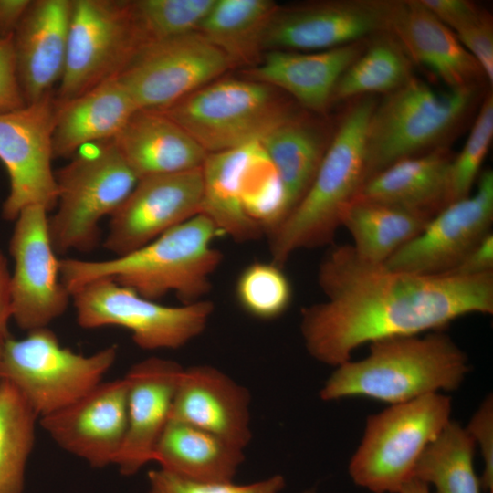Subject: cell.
<instances>
[{
	"label": "cell",
	"mask_w": 493,
	"mask_h": 493,
	"mask_svg": "<svg viewBox=\"0 0 493 493\" xmlns=\"http://www.w3.org/2000/svg\"><path fill=\"white\" fill-rule=\"evenodd\" d=\"M326 296L301 310L300 332L309 355L337 367L372 341L441 330L471 313H493V272L420 275L360 259L352 246H334L321 261Z\"/></svg>",
	"instance_id": "1"
},
{
	"label": "cell",
	"mask_w": 493,
	"mask_h": 493,
	"mask_svg": "<svg viewBox=\"0 0 493 493\" xmlns=\"http://www.w3.org/2000/svg\"><path fill=\"white\" fill-rule=\"evenodd\" d=\"M219 236L214 224L198 214L123 256L59 259L61 281L70 296L87 283L108 278L151 300L173 292L182 304L193 303L211 290L210 278L223 258L213 246Z\"/></svg>",
	"instance_id": "2"
},
{
	"label": "cell",
	"mask_w": 493,
	"mask_h": 493,
	"mask_svg": "<svg viewBox=\"0 0 493 493\" xmlns=\"http://www.w3.org/2000/svg\"><path fill=\"white\" fill-rule=\"evenodd\" d=\"M467 354L441 330L370 343L369 354L335 367L320 391L323 401L367 397L390 405L460 387Z\"/></svg>",
	"instance_id": "3"
},
{
	"label": "cell",
	"mask_w": 493,
	"mask_h": 493,
	"mask_svg": "<svg viewBox=\"0 0 493 493\" xmlns=\"http://www.w3.org/2000/svg\"><path fill=\"white\" fill-rule=\"evenodd\" d=\"M376 96L354 99L337 123L306 194L270 234L271 261L283 267L297 250L330 243L364 181L365 140Z\"/></svg>",
	"instance_id": "4"
},
{
	"label": "cell",
	"mask_w": 493,
	"mask_h": 493,
	"mask_svg": "<svg viewBox=\"0 0 493 493\" xmlns=\"http://www.w3.org/2000/svg\"><path fill=\"white\" fill-rule=\"evenodd\" d=\"M480 91H439L413 75L383 95L367 126L363 183L400 160L448 147L484 97Z\"/></svg>",
	"instance_id": "5"
},
{
	"label": "cell",
	"mask_w": 493,
	"mask_h": 493,
	"mask_svg": "<svg viewBox=\"0 0 493 493\" xmlns=\"http://www.w3.org/2000/svg\"><path fill=\"white\" fill-rule=\"evenodd\" d=\"M278 89L251 79L214 80L159 110L207 153L240 148L299 112Z\"/></svg>",
	"instance_id": "6"
},
{
	"label": "cell",
	"mask_w": 493,
	"mask_h": 493,
	"mask_svg": "<svg viewBox=\"0 0 493 493\" xmlns=\"http://www.w3.org/2000/svg\"><path fill=\"white\" fill-rule=\"evenodd\" d=\"M451 398L438 393L368 416L348 467L352 481L372 493H399L413 478L424 450L451 420Z\"/></svg>",
	"instance_id": "7"
},
{
	"label": "cell",
	"mask_w": 493,
	"mask_h": 493,
	"mask_svg": "<svg viewBox=\"0 0 493 493\" xmlns=\"http://www.w3.org/2000/svg\"><path fill=\"white\" fill-rule=\"evenodd\" d=\"M55 176L58 200L48 231L57 255L92 250L101 219L118 210L138 182L112 140L80 152Z\"/></svg>",
	"instance_id": "8"
},
{
	"label": "cell",
	"mask_w": 493,
	"mask_h": 493,
	"mask_svg": "<svg viewBox=\"0 0 493 493\" xmlns=\"http://www.w3.org/2000/svg\"><path fill=\"white\" fill-rule=\"evenodd\" d=\"M118 348L90 355L62 347L48 327L11 337L0 352V380L10 383L38 419L77 401L102 382L116 362Z\"/></svg>",
	"instance_id": "9"
},
{
	"label": "cell",
	"mask_w": 493,
	"mask_h": 493,
	"mask_svg": "<svg viewBox=\"0 0 493 493\" xmlns=\"http://www.w3.org/2000/svg\"><path fill=\"white\" fill-rule=\"evenodd\" d=\"M76 320L83 329L117 326L142 350H175L199 336L214 311L210 300L165 306L108 278L71 293Z\"/></svg>",
	"instance_id": "10"
},
{
	"label": "cell",
	"mask_w": 493,
	"mask_h": 493,
	"mask_svg": "<svg viewBox=\"0 0 493 493\" xmlns=\"http://www.w3.org/2000/svg\"><path fill=\"white\" fill-rule=\"evenodd\" d=\"M138 51L129 1L72 0L56 106L119 76Z\"/></svg>",
	"instance_id": "11"
},
{
	"label": "cell",
	"mask_w": 493,
	"mask_h": 493,
	"mask_svg": "<svg viewBox=\"0 0 493 493\" xmlns=\"http://www.w3.org/2000/svg\"><path fill=\"white\" fill-rule=\"evenodd\" d=\"M56 104L51 92L24 107L0 113V161L9 177L2 216L15 221L26 207H56L58 186L51 167Z\"/></svg>",
	"instance_id": "12"
},
{
	"label": "cell",
	"mask_w": 493,
	"mask_h": 493,
	"mask_svg": "<svg viewBox=\"0 0 493 493\" xmlns=\"http://www.w3.org/2000/svg\"><path fill=\"white\" fill-rule=\"evenodd\" d=\"M232 67L220 49L194 31L143 47L117 78L139 110H159Z\"/></svg>",
	"instance_id": "13"
},
{
	"label": "cell",
	"mask_w": 493,
	"mask_h": 493,
	"mask_svg": "<svg viewBox=\"0 0 493 493\" xmlns=\"http://www.w3.org/2000/svg\"><path fill=\"white\" fill-rule=\"evenodd\" d=\"M392 0H324L278 5L264 50L317 52L389 32Z\"/></svg>",
	"instance_id": "14"
},
{
	"label": "cell",
	"mask_w": 493,
	"mask_h": 493,
	"mask_svg": "<svg viewBox=\"0 0 493 493\" xmlns=\"http://www.w3.org/2000/svg\"><path fill=\"white\" fill-rule=\"evenodd\" d=\"M47 210L39 205L24 208L9 243L13 320L27 332L48 327L67 309L69 292L61 281L59 259L53 248Z\"/></svg>",
	"instance_id": "15"
},
{
	"label": "cell",
	"mask_w": 493,
	"mask_h": 493,
	"mask_svg": "<svg viewBox=\"0 0 493 493\" xmlns=\"http://www.w3.org/2000/svg\"><path fill=\"white\" fill-rule=\"evenodd\" d=\"M492 221L493 172L488 169L479 174L474 194L447 205L383 265L420 275L450 273L491 232Z\"/></svg>",
	"instance_id": "16"
},
{
	"label": "cell",
	"mask_w": 493,
	"mask_h": 493,
	"mask_svg": "<svg viewBox=\"0 0 493 493\" xmlns=\"http://www.w3.org/2000/svg\"><path fill=\"white\" fill-rule=\"evenodd\" d=\"M201 168L138 180L110 216L104 247L116 257L126 255L200 214Z\"/></svg>",
	"instance_id": "17"
},
{
	"label": "cell",
	"mask_w": 493,
	"mask_h": 493,
	"mask_svg": "<svg viewBox=\"0 0 493 493\" xmlns=\"http://www.w3.org/2000/svg\"><path fill=\"white\" fill-rule=\"evenodd\" d=\"M39 421L60 448L90 467L115 466L128 425L127 380L122 377L101 382L77 401Z\"/></svg>",
	"instance_id": "18"
},
{
	"label": "cell",
	"mask_w": 493,
	"mask_h": 493,
	"mask_svg": "<svg viewBox=\"0 0 493 493\" xmlns=\"http://www.w3.org/2000/svg\"><path fill=\"white\" fill-rule=\"evenodd\" d=\"M184 367L160 357L133 364L128 383V425L115 466L124 476L136 474L153 461L158 441L167 425Z\"/></svg>",
	"instance_id": "19"
},
{
	"label": "cell",
	"mask_w": 493,
	"mask_h": 493,
	"mask_svg": "<svg viewBox=\"0 0 493 493\" xmlns=\"http://www.w3.org/2000/svg\"><path fill=\"white\" fill-rule=\"evenodd\" d=\"M389 33L413 65L427 68L447 89L481 87L488 81L477 61L421 0H392Z\"/></svg>",
	"instance_id": "20"
},
{
	"label": "cell",
	"mask_w": 493,
	"mask_h": 493,
	"mask_svg": "<svg viewBox=\"0 0 493 493\" xmlns=\"http://www.w3.org/2000/svg\"><path fill=\"white\" fill-rule=\"evenodd\" d=\"M250 394L217 368H184L170 419L209 432L244 449L251 439Z\"/></svg>",
	"instance_id": "21"
},
{
	"label": "cell",
	"mask_w": 493,
	"mask_h": 493,
	"mask_svg": "<svg viewBox=\"0 0 493 493\" xmlns=\"http://www.w3.org/2000/svg\"><path fill=\"white\" fill-rule=\"evenodd\" d=\"M371 38L317 52L268 50L247 70V79L269 85L307 110L323 115L340 77Z\"/></svg>",
	"instance_id": "22"
},
{
	"label": "cell",
	"mask_w": 493,
	"mask_h": 493,
	"mask_svg": "<svg viewBox=\"0 0 493 493\" xmlns=\"http://www.w3.org/2000/svg\"><path fill=\"white\" fill-rule=\"evenodd\" d=\"M72 0H36L14 33L17 75L26 103L51 92L67 57Z\"/></svg>",
	"instance_id": "23"
},
{
	"label": "cell",
	"mask_w": 493,
	"mask_h": 493,
	"mask_svg": "<svg viewBox=\"0 0 493 493\" xmlns=\"http://www.w3.org/2000/svg\"><path fill=\"white\" fill-rule=\"evenodd\" d=\"M138 180L201 168L207 152L159 110H138L112 140Z\"/></svg>",
	"instance_id": "24"
},
{
	"label": "cell",
	"mask_w": 493,
	"mask_h": 493,
	"mask_svg": "<svg viewBox=\"0 0 493 493\" xmlns=\"http://www.w3.org/2000/svg\"><path fill=\"white\" fill-rule=\"evenodd\" d=\"M449 147L400 160L364 182L354 198L432 218L448 205Z\"/></svg>",
	"instance_id": "25"
},
{
	"label": "cell",
	"mask_w": 493,
	"mask_h": 493,
	"mask_svg": "<svg viewBox=\"0 0 493 493\" xmlns=\"http://www.w3.org/2000/svg\"><path fill=\"white\" fill-rule=\"evenodd\" d=\"M138 110L117 77L56 106L54 157H68L87 144L113 140Z\"/></svg>",
	"instance_id": "26"
},
{
	"label": "cell",
	"mask_w": 493,
	"mask_h": 493,
	"mask_svg": "<svg viewBox=\"0 0 493 493\" xmlns=\"http://www.w3.org/2000/svg\"><path fill=\"white\" fill-rule=\"evenodd\" d=\"M244 449L198 427L170 419L156 446L161 469L204 482H231Z\"/></svg>",
	"instance_id": "27"
},
{
	"label": "cell",
	"mask_w": 493,
	"mask_h": 493,
	"mask_svg": "<svg viewBox=\"0 0 493 493\" xmlns=\"http://www.w3.org/2000/svg\"><path fill=\"white\" fill-rule=\"evenodd\" d=\"M326 128L298 112L259 142L281 179L288 215L306 194L319 170L336 129L330 131Z\"/></svg>",
	"instance_id": "28"
},
{
	"label": "cell",
	"mask_w": 493,
	"mask_h": 493,
	"mask_svg": "<svg viewBox=\"0 0 493 493\" xmlns=\"http://www.w3.org/2000/svg\"><path fill=\"white\" fill-rule=\"evenodd\" d=\"M250 144L208 153L201 168L200 214L206 216L221 235L238 242L256 239L263 232L247 216L242 205L241 179Z\"/></svg>",
	"instance_id": "29"
},
{
	"label": "cell",
	"mask_w": 493,
	"mask_h": 493,
	"mask_svg": "<svg viewBox=\"0 0 493 493\" xmlns=\"http://www.w3.org/2000/svg\"><path fill=\"white\" fill-rule=\"evenodd\" d=\"M278 6L270 0H215L197 32L220 49L233 66L256 64Z\"/></svg>",
	"instance_id": "30"
},
{
	"label": "cell",
	"mask_w": 493,
	"mask_h": 493,
	"mask_svg": "<svg viewBox=\"0 0 493 493\" xmlns=\"http://www.w3.org/2000/svg\"><path fill=\"white\" fill-rule=\"evenodd\" d=\"M431 218L397 207L354 198L343 210L341 226L353 238L356 256L368 263L383 264L415 237Z\"/></svg>",
	"instance_id": "31"
},
{
	"label": "cell",
	"mask_w": 493,
	"mask_h": 493,
	"mask_svg": "<svg viewBox=\"0 0 493 493\" xmlns=\"http://www.w3.org/2000/svg\"><path fill=\"white\" fill-rule=\"evenodd\" d=\"M413 63L389 33L372 37L362 53L337 81L331 104L376 94L385 95L405 83L413 74Z\"/></svg>",
	"instance_id": "32"
},
{
	"label": "cell",
	"mask_w": 493,
	"mask_h": 493,
	"mask_svg": "<svg viewBox=\"0 0 493 493\" xmlns=\"http://www.w3.org/2000/svg\"><path fill=\"white\" fill-rule=\"evenodd\" d=\"M475 449L466 427L451 419L422 453L413 477L431 484L435 493H481Z\"/></svg>",
	"instance_id": "33"
},
{
	"label": "cell",
	"mask_w": 493,
	"mask_h": 493,
	"mask_svg": "<svg viewBox=\"0 0 493 493\" xmlns=\"http://www.w3.org/2000/svg\"><path fill=\"white\" fill-rule=\"evenodd\" d=\"M38 417L18 391L0 380V493H22Z\"/></svg>",
	"instance_id": "34"
},
{
	"label": "cell",
	"mask_w": 493,
	"mask_h": 493,
	"mask_svg": "<svg viewBox=\"0 0 493 493\" xmlns=\"http://www.w3.org/2000/svg\"><path fill=\"white\" fill-rule=\"evenodd\" d=\"M241 198L246 214L263 232L270 234L288 215L281 179L259 142L249 146L241 179Z\"/></svg>",
	"instance_id": "35"
},
{
	"label": "cell",
	"mask_w": 493,
	"mask_h": 493,
	"mask_svg": "<svg viewBox=\"0 0 493 493\" xmlns=\"http://www.w3.org/2000/svg\"><path fill=\"white\" fill-rule=\"evenodd\" d=\"M215 0H133L130 12L139 50L197 31Z\"/></svg>",
	"instance_id": "36"
},
{
	"label": "cell",
	"mask_w": 493,
	"mask_h": 493,
	"mask_svg": "<svg viewBox=\"0 0 493 493\" xmlns=\"http://www.w3.org/2000/svg\"><path fill=\"white\" fill-rule=\"evenodd\" d=\"M240 308L260 320H272L289 308L293 290L282 267L274 262L256 261L247 265L236 282Z\"/></svg>",
	"instance_id": "37"
},
{
	"label": "cell",
	"mask_w": 493,
	"mask_h": 493,
	"mask_svg": "<svg viewBox=\"0 0 493 493\" xmlns=\"http://www.w3.org/2000/svg\"><path fill=\"white\" fill-rule=\"evenodd\" d=\"M493 139V95L482 99L468 138L449 169L448 205L470 194Z\"/></svg>",
	"instance_id": "38"
},
{
	"label": "cell",
	"mask_w": 493,
	"mask_h": 493,
	"mask_svg": "<svg viewBox=\"0 0 493 493\" xmlns=\"http://www.w3.org/2000/svg\"><path fill=\"white\" fill-rule=\"evenodd\" d=\"M148 493H279L285 487L281 475L246 485H236L233 481L191 480L161 468L148 473Z\"/></svg>",
	"instance_id": "39"
},
{
	"label": "cell",
	"mask_w": 493,
	"mask_h": 493,
	"mask_svg": "<svg viewBox=\"0 0 493 493\" xmlns=\"http://www.w3.org/2000/svg\"><path fill=\"white\" fill-rule=\"evenodd\" d=\"M466 50L477 61L488 83L493 80V19L485 10L454 33Z\"/></svg>",
	"instance_id": "40"
},
{
	"label": "cell",
	"mask_w": 493,
	"mask_h": 493,
	"mask_svg": "<svg viewBox=\"0 0 493 493\" xmlns=\"http://www.w3.org/2000/svg\"><path fill=\"white\" fill-rule=\"evenodd\" d=\"M476 447L479 448L483 459V473L480 477L482 488L492 493L493 489V400L488 395L468 425L465 426Z\"/></svg>",
	"instance_id": "41"
},
{
	"label": "cell",
	"mask_w": 493,
	"mask_h": 493,
	"mask_svg": "<svg viewBox=\"0 0 493 493\" xmlns=\"http://www.w3.org/2000/svg\"><path fill=\"white\" fill-rule=\"evenodd\" d=\"M26 104L17 75L14 34L0 37V113Z\"/></svg>",
	"instance_id": "42"
},
{
	"label": "cell",
	"mask_w": 493,
	"mask_h": 493,
	"mask_svg": "<svg viewBox=\"0 0 493 493\" xmlns=\"http://www.w3.org/2000/svg\"><path fill=\"white\" fill-rule=\"evenodd\" d=\"M452 32L478 16L485 8L468 0H421Z\"/></svg>",
	"instance_id": "43"
},
{
	"label": "cell",
	"mask_w": 493,
	"mask_h": 493,
	"mask_svg": "<svg viewBox=\"0 0 493 493\" xmlns=\"http://www.w3.org/2000/svg\"><path fill=\"white\" fill-rule=\"evenodd\" d=\"M493 272V234H487L450 273L477 276Z\"/></svg>",
	"instance_id": "44"
},
{
	"label": "cell",
	"mask_w": 493,
	"mask_h": 493,
	"mask_svg": "<svg viewBox=\"0 0 493 493\" xmlns=\"http://www.w3.org/2000/svg\"><path fill=\"white\" fill-rule=\"evenodd\" d=\"M13 320V303L11 294V273L5 256L0 251V343L9 338L8 324Z\"/></svg>",
	"instance_id": "45"
},
{
	"label": "cell",
	"mask_w": 493,
	"mask_h": 493,
	"mask_svg": "<svg viewBox=\"0 0 493 493\" xmlns=\"http://www.w3.org/2000/svg\"><path fill=\"white\" fill-rule=\"evenodd\" d=\"M31 0H0V37L13 35Z\"/></svg>",
	"instance_id": "46"
},
{
	"label": "cell",
	"mask_w": 493,
	"mask_h": 493,
	"mask_svg": "<svg viewBox=\"0 0 493 493\" xmlns=\"http://www.w3.org/2000/svg\"><path fill=\"white\" fill-rule=\"evenodd\" d=\"M399 493H430V490L427 484L413 477L403 486Z\"/></svg>",
	"instance_id": "47"
},
{
	"label": "cell",
	"mask_w": 493,
	"mask_h": 493,
	"mask_svg": "<svg viewBox=\"0 0 493 493\" xmlns=\"http://www.w3.org/2000/svg\"><path fill=\"white\" fill-rule=\"evenodd\" d=\"M302 493H315L314 489H309V490H306Z\"/></svg>",
	"instance_id": "48"
},
{
	"label": "cell",
	"mask_w": 493,
	"mask_h": 493,
	"mask_svg": "<svg viewBox=\"0 0 493 493\" xmlns=\"http://www.w3.org/2000/svg\"><path fill=\"white\" fill-rule=\"evenodd\" d=\"M3 345H4V344H1V343H0V352H1V350H2Z\"/></svg>",
	"instance_id": "49"
}]
</instances>
